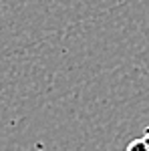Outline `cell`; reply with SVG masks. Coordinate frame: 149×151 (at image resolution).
I'll return each instance as SVG.
<instances>
[{
  "label": "cell",
  "instance_id": "obj_1",
  "mask_svg": "<svg viewBox=\"0 0 149 151\" xmlns=\"http://www.w3.org/2000/svg\"><path fill=\"white\" fill-rule=\"evenodd\" d=\"M125 151H149V143L141 137V139H135L133 143H129V147Z\"/></svg>",
  "mask_w": 149,
  "mask_h": 151
}]
</instances>
